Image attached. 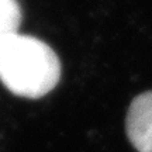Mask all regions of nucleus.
Listing matches in <instances>:
<instances>
[{
  "mask_svg": "<svg viewBox=\"0 0 152 152\" xmlns=\"http://www.w3.org/2000/svg\"><path fill=\"white\" fill-rule=\"evenodd\" d=\"M59 76V59L45 42L18 33L0 41V80L11 93L42 97L56 86Z\"/></svg>",
  "mask_w": 152,
  "mask_h": 152,
  "instance_id": "obj_1",
  "label": "nucleus"
},
{
  "mask_svg": "<svg viewBox=\"0 0 152 152\" xmlns=\"http://www.w3.org/2000/svg\"><path fill=\"white\" fill-rule=\"evenodd\" d=\"M127 135L138 152H152V92L140 94L131 103L127 120Z\"/></svg>",
  "mask_w": 152,
  "mask_h": 152,
  "instance_id": "obj_2",
  "label": "nucleus"
},
{
  "mask_svg": "<svg viewBox=\"0 0 152 152\" xmlns=\"http://www.w3.org/2000/svg\"><path fill=\"white\" fill-rule=\"evenodd\" d=\"M21 10L17 0H0V41L18 33Z\"/></svg>",
  "mask_w": 152,
  "mask_h": 152,
  "instance_id": "obj_3",
  "label": "nucleus"
}]
</instances>
